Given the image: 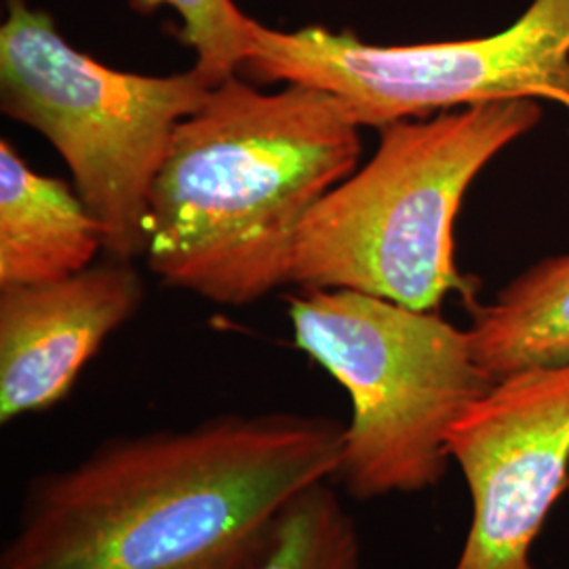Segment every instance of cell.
<instances>
[{"mask_svg": "<svg viewBox=\"0 0 569 569\" xmlns=\"http://www.w3.org/2000/svg\"><path fill=\"white\" fill-rule=\"evenodd\" d=\"M249 569H361V538L331 481L296 496Z\"/></svg>", "mask_w": 569, "mask_h": 569, "instance_id": "obj_11", "label": "cell"}, {"mask_svg": "<svg viewBox=\"0 0 569 569\" xmlns=\"http://www.w3.org/2000/svg\"><path fill=\"white\" fill-rule=\"evenodd\" d=\"M106 249L103 226L68 183L0 142V289L61 281Z\"/></svg>", "mask_w": 569, "mask_h": 569, "instance_id": "obj_9", "label": "cell"}, {"mask_svg": "<svg viewBox=\"0 0 569 569\" xmlns=\"http://www.w3.org/2000/svg\"><path fill=\"white\" fill-rule=\"evenodd\" d=\"M211 87L197 68L171 77L108 68L72 49L47 11L7 0L0 108L53 143L114 260L146 253L150 188L178 122Z\"/></svg>", "mask_w": 569, "mask_h": 569, "instance_id": "obj_5", "label": "cell"}, {"mask_svg": "<svg viewBox=\"0 0 569 569\" xmlns=\"http://www.w3.org/2000/svg\"><path fill=\"white\" fill-rule=\"evenodd\" d=\"M287 312L293 345L352 403L336 475L346 493L367 502L439 486L449 428L496 385L468 331L352 289H305Z\"/></svg>", "mask_w": 569, "mask_h": 569, "instance_id": "obj_4", "label": "cell"}, {"mask_svg": "<svg viewBox=\"0 0 569 569\" xmlns=\"http://www.w3.org/2000/svg\"><path fill=\"white\" fill-rule=\"evenodd\" d=\"M142 13L159 7L173 9L182 30L180 39L197 53L194 68L213 87L232 74H239L247 56L249 16L234 0H131Z\"/></svg>", "mask_w": 569, "mask_h": 569, "instance_id": "obj_12", "label": "cell"}, {"mask_svg": "<svg viewBox=\"0 0 569 569\" xmlns=\"http://www.w3.org/2000/svg\"><path fill=\"white\" fill-rule=\"evenodd\" d=\"M540 119V103L512 100L382 127L369 163L306 216L291 283L352 289L413 310H437L449 293L477 306L479 281L453 258L456 216L479 171Z\"/></svg>", "mask_w": 569, "mask_h": 569, "instance_id": "obj_3", "label": "cell"}, {"mask_svg": "<svg viewBox=\"0 0 569 569\" xmlns=\"http://www.w3.org/2000/svg\"><path fill=\"white\" fill-rule=\"evenodd\" d=\"M359 124L323 89L262 93L237 74L178 122L148 197L150 270L209 302L291 283L298 230L355 171Z\"/></svg>", "mask_w": 569, "mask_h": 569, "instance_id": "obj_2", "label": "cell"}, {"mask_svg": "<svg viewBox=\"0 0 569 569\" xmlns=\"http://www.w3.org/2000/svg\"><path fill=\"white\" fill-rule=\"evenodd\" d=\"M256 81L336 96L359 127H387L468 106L533 100L569 117V0H531L491 37L378 47L352 32L247 26L241 70Z\"/></svg>", "mask_w": 569, "mask_h": 569, "instance_id": "obj_6", "label": "cell"}, {"mask_svg": "<svg viewBox=\"0 0 569 569\" xmlns=\"http://www.w3.org/2000/svg\"><path fill=\"white\" fill-rule=\"evenodd\" d=\"M467 331L477 363L493 380L569 363V253L531 266L491 305L472 306Z\"/></svg>", "mask_w": 569, "mask_h": 569, "instance_id": "obj_10", "label": "cell"}, {"mask_svg": "<svg viewBox=\"0 0 569 569\" xmlns=\"http://www.w3.org/2000/svg\"><path fill=\"white\" fill-rule=\"evenodd\" d=\"M448 453L472 498L453 569H536L531 547L569 489V363L496 380L449 428Z\"/></svg>", "mask_w": 569, "mask_h": 569, "instance_id": "obj_7", "label": "cell"}, {"mask_svg": "<svg viewBox=\"0 0 569 569\" xmlns=\"http://www.w3.org/2000/svg\"><path fill=\"white\" fill-rule=\"evenodd\" d=\"M345 427L222 413L106 439L28 481L0 569H249L287 505L336 479Z\"/></svg>", "mask_w": 569, "mask_h": 569, "instance_id": "obj_1", "label": "cell"}, {"mask_svg": "<svg viewBox=\"0 0 569 569\" xmlns=\"http://www.w3.org/2000/svg\"><path fill=\"white\" fill-rule=\"evenodd\" d=\"M142 302V279L121 260L61 281L2 287L0 422L63 401L106 338Z\"/></svg>", "mask_w": 569, "mask_h": 569, "instance_id": "obj_8", "label": "cell"}]
</instances>
